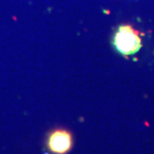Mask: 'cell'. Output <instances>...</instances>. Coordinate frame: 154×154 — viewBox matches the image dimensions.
<instances>
[{"label": "cell", "instance_id": "cell-1", "mask_svg": "<svg viewBox=\"0 0 154 154\" xmlns=\"http://www.w3.org/2000/svg\"><path fill=\"white\" fill-rule=\"evenodd\" d=\"M113 45L122 56L135 54L142 46L140 33L132 25H120L113 36Z\"/></svg>", "mask_w": 154, "mask_h": 154}, {"label": "cell", "instance_id": "cell-2", "mask_svg": "<svg viewBox=\"0 0 154 154\" xmlns=\"http://www.w3.org/2000/svg\"><path fill=\"white\" fill-rule=\"evenodd\" d=\"M46 146L53 154L68 153L73 146L71 132L63 128L53 129L47 136Z\"/></svg>", "mask_w": 154, "mask_h": 154}]
</instances>
